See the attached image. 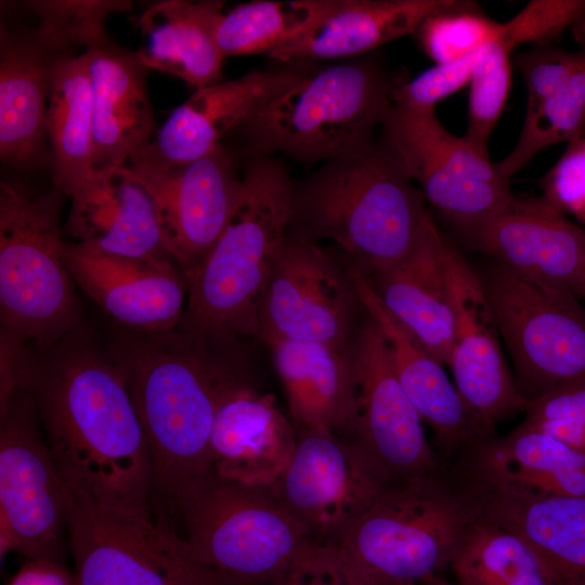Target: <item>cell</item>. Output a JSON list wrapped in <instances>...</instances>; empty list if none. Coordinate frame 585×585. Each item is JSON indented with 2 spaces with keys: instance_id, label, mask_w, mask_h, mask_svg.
Instances as JSON below:
<instances>
[{
  "instance_id": "6da1fadb",
  "label": "cell",
  "mask_w": 585,
  "mask_h": 585,
  "mask_svg": "<svg viewBox=\"0 0 585 585\" xmlns=\"http://www.w3.org/2000/svg\"><path fill=\"white\" fill-rule=\"evenodd\" d=\"M240 341L200 339L178 329L118 327L106 343L123 372L152 464L151 503L164 528L211 471L210 439L223 402L251 385Z\"/></svg>"
},
{
  "instance_id": "7a4b0ae2",
  "label": "cell",
  "mask_w": 585,
  "mask_h": 585,
  "mask_svg": "<svg viewBox=\"0 0 585 585\" xmlns=\"http://www.w3.org/2000/svg\"><path fill=\"white\" fill-rule=\"evenodd\" d=\"M37 351L25 390L63 481L152 507L146 437L121 368L82 324ZM153 509V508H152Z\"/></svg>"
},
{
  "instance_id": "3957f363",
  "label": "cell",
  "mask_w": 585,
  "mask_h": 585,
  "mask_svg": "<svg viewBox=\"0 0 585 585\" xmlns=\"http://www.w3.org/2000/svg\"><path fill=\"white\" fill-rule=\"evenodd\" d=\"M430 217L420 190L374 141L294 184L288 233L334 243L369 277L407 255Z\"/></svg>"
},
{
  "instance_id": "277c9868",
  "label": "cell",
  "mask_w": 585,
  "mask_h": 585,
  "mask_svg": "<svg viewBox=\"0 0 585 585\" xmlns=\"http://www.w3.org/2000/svg\"><path fill=\"white\" fill-rule=\"evenodd\" d=\"M294 184L271 156H251L229 219L200 265L185 276L177 327L216 341L258 339L259 307L287 235Z\"/></svg>"
},
{
  "instance_id": "5b68a950",
  "label": "cell",
  "mask_w": 585,
  "mask_h": 585,
  "mask_svg": "<svg viewBox=\"0 0 585 585\" xmlns=\"http://www.w3.org/2000/svg\"><path fill=\"white\" fill-rule=\"evenodd\" d=\"M400 82L370 54L306 69L234 133L250 156L282 153L299 161L326 162L375 141Z\"/></svg>"
},
{
  "instance_id": "8992f818",
  "label": "cell",
  "mask_w": 585,
  "mask_h": 585,
  "mask_svg": "<svg viewBox=\"0 0 585 585\" xmlns=\"http://www.w3.org/2000/svg\"><path fill=\"white\" fill-rule=\"evenodd\" d=\"M479 506L453 467L391 480L336 543L367 585L418 584L450 563Z\"/></svg>"
},
{
  "instance_id": "52a82bcc",
  "label": "cell",
  "mask_w": 585,
  "mask_h": 585,
  "mask_svg": "<svg viewBox=\"0 0 585 585\" xmlns=\"http://www.w3.org/2000/svg\"><path fill=\"white\" fill-rule=\"evenodd\" d=\"M165 531L224 585H281L311 540L271 486L213 471L183 498Z\"/></svg>"
},
{
  "instance_id": "ba28073f",
  "label": "cell",
  "mask_w": 585,
  "mask_h": 585,
  "mask_svg": "<svg viewBox=\"0 0 585 585\" xmlns=\"http://www.w3.org/2000/svg\"><path fill=\"white\" fill-rule=\"evenodd\" d=\"M63 196L56 187L38 194L0 182V328L38 351L81 325L61 231Z\"/></svg>"
},
{
  "instance_id": "9c48e42d",
  "label": "cell",
  "mask_w": 585,
  "mask_h": 585,
  "mask_svg": "<svg viewBox=\"0 0 585 585\" xmlns=\"http://www.w3.org/2000/svg\"><path fill=\"white\" fill-rule=\"evenodd\" d=\"M62 484L78 585H224L179 547L151 507Z\"/></svg>"
},
{
  "instance_id": "30bf717a",
  "label": "cell",
  "mask_w": 585,
  "mask_h": 585,
  "mask_svg": "<svg viewBox=\"0 0 585 585\" xmlns=\"http://www.w3.org/2000/svg\"><path fill=\"white\" fill-rule=\"evenodd\" d=\"M477 274L523 398L531 403L585 384V308L578 298L523 280L495 262Z\"/></svg>"
},
{
  "instance_id": "8fae6325",
  "label": "cell",
  "mask_w": 585,
  "mask_h": 585,
  "mask_svg": "<svg viewBox=\"0 0 585 585\" xmlns=\"http://www.w3.org/2000/svg\"><path fill=\"white\" fill-rule=\"evenodd\" d=\"M381 143L428 200L463 236L486 224L514 202L509 178L464 135L448 132L434 110L392 104Z\"/></svg>"
},
{
  "instance_id": "7c38bea8",
  "label": "cell",
  "mask_w": 585,
  "mask_h": 585,
  "mask_svg": "<svg viewBox=\"0 0 585 585\" xmlns=\"http://www.w3.org/2000/svg\"><path fill=\"white\" fill-rule=\"evenodd\" d=\"M66 497L29 391L0 407V552L61 561Z\"/></svg>"
},
{
  "instance_id": "4fadbf2b",
  "label": "cell",
  "mask_w": 585,
  "mask_h": 585,
  "mask_svg": "<svg viewBox=\"0 0 585 585\" xmlns=\"http://www.w3.org/2000/svg\"><path fill=\"white\" fill-rule=\"evenodd\" d=\"M365 310L348 264L287 232L258 314V339L313 341L348 349Z\"/></svg>"
},
{
  "instance_id": "5bb4252c",
  "label": "cell",
  "mask_w": 585,
  "mask_h": 585,
  "mask_svg": "<svg viewBox=\"0 0 585 585\" xmlns=\"http://www.w3.org/2000/svg\"><path fill=\"white\" fill-rule=\"evenodd\" d=\"M296 430L291 460L271 487L311 538L337 543L391 479L355 440L329 430Z\"/></svg>"
},
{
  "instance_id": "9a60e30c",
  "label": "cell",
  "mask_w": 585,
  "mask_h": 585,
  "mask_svg": "<svg viewBox=\"0 0 585 585\" xmlns=\"http://www.w3.org/2000/svg\"><path fill=\"white\" fill-rule=\"evenodd\" d=\"M122 168L150 195L165 249L185 277L213 247L236 200L242 173L231 152L221 144L196 160L167 165L142 148Z\"/></svg>"
},
{
  "instance_id": "2e32d148",
  "label": "cell",
  "mask_w": 585,
  "mask_h": 585,
  "mask_svg": "<svg viewBox=\"0 0 585 585\" xmlns=\"http://www.w3.org/2000/svg\"><path fill=\"white\" fill-rule=\"evenodd\" d=\"M348 353L359 395L353 440L391 480L445 470L448 465L429 443L424 422L393 372L382 334L366 312Z\"/></svg>"
},
{
  "instance_id": "e0dca14e",
  "label": "cell",
  "mask_w": 585,
  "mask_h": 585,
  "mask_svg": "<svg viewBox=\"0 0 585 585\" xmlns=\"http://www.w3.org/2000/svg\"><path fill=\"white\" fill-rule=\"evenodd\" d=\"M445 265L454 314L447 367L465 405L489 434L530 402L520 393L503 350L500 333L477 271L448 239Z\"/></svg>"
},
{
  "instance_id": "ac0fdd59",
  "label": "cell",
  "mask_w": 585,
  "mask_h": 585,
  "mask_svg": "<svg viewBox=\"0 0 585 585\" xmlns=\"http://www.w3.org/2000/svg\"><path fill=\"white\" fill-rule=\"evenodd\" d=\"M464 239L523 280L583 297L585 229L544 196L516 197Z\"/></svg>"
},
{
  "instance_id": "d6986e66",
  "label": "cell",
  "mask_w": 585,
  "mask_h": 585,
  "mask_svg": "<svg viewBox=\"0 0 585 585\" xmlns=\"http://www.w3.org/2000/svg\"><path fill=\"white\" fill-rule=\"evenodd\" d=\"M66 261L76 285L123 329H177L187 301V283L171 261L113 255L67 243Z\"/></svg>"
},
{
  "instance_id": "ffe728a7",
  "label": "cell",
  "mask_w": 585,
  "mask_h": 585,
  "mask_svg": "<svg viewBox=\"0 0 585 585\" xmlns=\"http://www.w3.org/2000/svg\"><path fill=\"white\" fill-rule=\"evenodd\" d=\"M348 266L365 312L382 334L400 385L433 432L437 452L444 460L463 456L489 434L465 405L444 365L388 312L365 275Z\"/></svg>"
},
{
  "instance_id": "44dd1931",
  "label": "cell",
  "mask_w": 585,
  "mask_h": 585,
  "mask_svg": "<svg viewBox=\"0 0 585 585\" xmlns=\"http://www.w3.org/2000/svg\"><path fill=\"white\" fill-rule=\"evenodd\" d=\"M304 70L300 67L258 70L196 89L171 112L143 150L167 165L196 160L220 146L226 134L295 83Z\"/></svg>"
},
{
  "instance_id": "7402d4cb",
  "label": "cell",
  "mask_w": 585,
  "mask_h": 585,
  "mask_svg": "<svg viewBox=\"0 0 585 585\" xmlns=\"http://www.w3.org/2000/svg\"><path fill=\"white\" fill-rule=\"evenodd\" d=\"M460 457V476L499 493L585 497V452L538 430L491 434Z\"/></svg>"
},
{
  "instance_id": "603a6c76",
  "label": "cell",
  "mask_w": 585,
  "mask_h": 585,
  "mask_svg": "<svg viewBox=\"0 0 585 585\" xmlns=\"http://www.w3.org/2000/svg\"><path fill=\"white\" fill-rule=\"evenodd\" d=\"M297 445V430L275 396L247 385L220 406L210 439L212 471L248 486H272Z\"/></svg>"
},
{
  "instance_id": "cb8c5ba5",
  "label": "cell",
  "mask_w": 585,
  "mask_h": 585,
  "mask_svg": "<svg viewBox=\"0 0 585 585\" xmlns=\"http://www.w3.org/2000/svg\"><path fill=\"white\" fill-rule=\"evenodd\" d=\"M444 238L432 218L400 261L366 277L388 312L447 366L454 335Z\"/></svg>"
},
{
  "instance_id": "d4e9b609",
  "label": "cell",
  "mask_w": 585,
  "mask_h": 585,
  "mask_svg": "<svg viewBox=\"0 0 585 585\" xmlns=\"http://www.w3.org/2000/svg\"><path fill=\"white\" fill-rule=\"evenodd\" d=\"M92 91L95 169L123 167L152 142L153 110L136 52L105 38L83 51Z\"/></svg>"
},
{
  "instance_id": "484cf974",
  "label": "cell",
  "mask_w": 585,
  "mask_h": 585,
  "mask_svg": "<svg viewBox=\"0 0 585 585\" xmlns=\"http://www.w3.org/2000/svg\"><path fill=\"white\" fill-rule=\"evenodd\" d=\"M69 198L65 227L75 243L113 255L173 262L150 195L122 167L98 169L92 181Z\"/></svg>"
},
{
  "instance_id": "4316f807",
  "label": "cell",
  "mask_w": 585,
  "mask_h": 585,
  "mask_svg": "<svg viewBox=\"0 0 585 585\" xmlns=\"http://www.w3.org/2000/svg\"><path fill=\"white\" fill-rule=\"evenodd\" d=\"M461 479L480 515L519 535L552 585H585V497L516 496Z\"/></svg>"
},
{
  "instance_id": "83f0119b",
  "label": "cell",
  "mask_w": 585,
  "mask_h": 585,
  "mask_svg": "<svg viewBox=\"0 0 585 585\" xmlns=\"http://www.w3.org/2000/svg\"><path fill=\"white\" fill-rule=\"evenodd\" d=\"M270 347L294 424L353 440L359 395L348 349L294 340Z\"/></svg>"
},
{
  "instance_id": "f1b7e54d",
  "label": "cell",
  "mask_w": 585,
  "mask_h": 585,
  "mask_svg": "<svg viewBox=\"0 0 585 585\" xmlns=\"http://www.w3.org/2000/svg\"><path fill=\"white\" fill-rule=\"evenodd\" d=\"M457 0H340L338 6L297 39L275 49L274 61L311 62L363 56L406 35L415 34L431 14Z\"/></svg>"
},
{
  "instance_id": "f546056e",
  "label": "cell",
  "mask_w": 585,
  "mask_h": 585,
  "mask_svg": "<svg viewBox=\"0 0 585 585\" xmlns=\"http://www.w3.org/2000/svg\"><path fill=\"white\" fill-rule=\"evenodd\" d=\"M60 57L32 35L0 31V156L16 168L41 155L53 66Z\"/></svg>"
},
{
  "instance_id": "4dcf8cb0",
  "label": "cell",
  "mask_w": 585,
  "mask_h": 585,
  "mask_svg": "<svg viewBox=\"0 0 585 585\" xmlns=\"http://www.w3.org/2000/svg\"><path fill=\"white\" fill-rule=\"evenodd\" d=\"M223 2L165 0L141 15L136 55L146 69L181 78L196 89L221 81L224 55L217 43Z\"/></svg>"
},
{
  "instance_id": "1f68e13d",
  "label": "cell",
  "mask_w": 585,
  "mask_h": 585,
  "mask_svg": "<svg viewBox=\"0 0 585 585\" xmlns=\"http://www.w3.org/2000/svg\"><path fill=\"white\" fill-rule=\"evenodd\" d=\"M54 187L72 197L96 172L93 162L92 91L83 52L56 60L48 103Z\"/></svg>"
},
{
  "instance_id": "d6a6232c",
  "label": "cell",
  "mask_w": 585,
  "mask_h": 585,
  "mask_svg": "<svg viewBox=\"0 0 585 585\" xmlns=\"http://www.w3.org/2000/svg\"><path fill=\"white\" fill-rule=\"evenodd\" d=\"M340 0H258L223 13L217 43L224 57L266 53L297 39L334 11Z\"/></svg>"
},
{
  "instance_id": "836d02e7",
  "label": "cell",
  "mask_w": 585,
  "mask_h": 585,
  "mask_svg": "<svg viewBox=\"0 0 585 585\" xmlns=\"http://www.w3.org/2000/svg\"><path fill=\"white\" fill-rule=\"evenodd\" d=\"M450 567L455 585H552L535 552L519 535L481 515Z\"/></svg>"
},
{
  "instance_id": "e575fe53",
  "label": "cell",
  "mask_w": 585,
  "mask_h": 585,
  "mask_svg": "<svg viewBox=\"0 0 585 585\" xmlns=\"http://www.w3.org/2000/svg\"><path fill=\"white\" fill-rule=\"evenodd\" d=\"M576 68L532 113L524 115L517 144L497 169L507 178L523 169L542 150L570 142L585 132V52Z\"/></svg>"
},
{
  "instance_id": "d590c367",
  "label": "cell",
  "mask_w": 585,
  "mask_h": 585,
  "mask_svg": "<svg viewBox=\"0 0 585 585\" xmlns=\"http://www.w3.org/2000/svg\"><path fill=\"white\" fill-rule=\"evenodd\" d=\"M28 6L39 18L36 39L56 57L73 55L107 38L105 23L113 13L131 9L127 0H36Z\"/></svg>"
},
{
  "instance_id": "8d00e7d4",
  "label": "cell",
  "mask_w": 585,
  "mask_h": 585,
  "mask_svg": "<svg viewBox=\"0 0 585 585\" xmlns=\"http://www.w3.org/2000/svg\"><path fill=\"white\" fill-rule=\"evenodd\" d=\"M502 23L490 18L474 2L457 0L453 6L428 16L415 35L434 64L463 60L499 38Z\"/></svg>"
},
{
  "instance_id": "74e56055",
  "label": "cell",
  "mask_w": 585,
  "mask_h": 585,
  "mask_svg": "<svg viewBox=\"0 0 585 585\" xmlns=\"http://www.w3.org/2000/svg\"><path fill=\"white\" fill-rule=\"evenodd\" d=\"M511 51L499 41L484 46L477 55L469 80L468 120L465 138L489 155L487 142L511 87Z\"/></svg>"
},
{
  "instance_id": "f35d334b",
  "label": "cell",
  "mask_w": 585,
  "mask_h": 585,
  "mask_svg": "<svg viewBox=\"0 0 585 585\" xmlns=\"http://www.w3.org/2000/svg\"><path fill=\"white\" fill-rule=\"evenodd\" d=\"M585 18V0H533L502 23L497 41L509 51L525 43L551 44L562 32Z\"/></svg>"
},
{
  "instance_id": "ab89813d",
  "label": "cell",
  "mask_w": 585,
  "mask_h": 585,
  "mask_svg": "<svg viewBox=\"0 0 585 585\" xmlns=\"http://www.w3.org/2000/svg\"><path fill=\"white\" fill-rule=\"evenodd\" d=\"M524 414L520 426L585 452V384L548 393L531 402Z\"/></svg>"
},
{
  "instance_id": "60d3db41",
  "label": "cell",
  "mask_w": 585,
  "mask_h": 585,
  "mask_svg": "<svg viewBox=\"0 0 585 585\" xmlns=\"http://www.w3.org/2000/svg\"><path fill=\"white\" fill-rule=\"evenodd\" d=\"M479 52V51H478ZM478 52L463 60L435 64L392 92V104L413 110H434V106L469 83Z\"/></svg>"
},
{
  "instance_id": "b9f144b4",
  "label": "cell",
  "mask_w": 585,
  "mask_h": 585,
  "mask_svg": "<svg viewBox=\"0 0 585 585\" xmlns=\"http://www.w3.org/2000/svg\"><path fill=\"white\" fill-rule=\"evenodd\" d=\"M540 187L548 202L585 224V132L567 143Z\"/></svg>"
},
{
  "instance_id": "7bdbcfd3",
  "label": "cell",
  "mask_w": 585,
  "mask_h": 585,
  "mask_svg": "<svg viewBox=\"0 0 585 585\" xmlns=\"http://www.w3.org/2000/svg\"><path fill=\"white\" fill-rule=\"evenodd\" d=\"M281 585H367L336 543L311 538Z\"/></svg>"
},
{
  "instance_id": "ee69618b",
  "label": "cell",
  "mask_w": 585,
  "mask_h": 585,
  "mask_svg": "<svg viewBox=\"0 0 585 585\" xmlns=\"http://www.w3.org/2000/svg\"><path fill=\"white\" fill-rule=\"evenodd\" d=\"M37 351L21 337L0 328V407L27 388Z\"/></svg>"
},
{
  "instance_id": "f6af8a7d",
  "label": "cell",
  "mask_w": 585,
  "mask_h": 585,
  "mask_svg": "<svg viewBox=\"0 0 585 585\" xmlns=\"http://www.w3.org/2000/svg\"><path fill=\"white\" fill-rule=\"evenodd\" d=\"M8 585H78L74 571L63 562L50 559H29Z\"/></svg>"
},
{
  "instance_id": "bcb514c9",
  "label": "cell",
  "mask_w": 585,
  "mask_h": 585,
  "mask_svg": "<svg viewBox=\"0 0 585 585\" xmlns=\"http://www.w3.org/2000/svg\"><path fill=\"white\" fill-rule=\"evenodd\" d=\"M571 30L575 41L582 47V51L585 52V18L576 23Z\"/></svg>"
},
{
  "instance_id": "7dc6e473",
  "label": "cell",
  "mask_w": 585,
  "mask_h": 585,
  "mask_svg": "<svg viewBox=\"0 0 585 585\" xmlns=\"http://www.w3.org/2000/svg\"><path fill=\"white\" fill-rule=\"evenodd\" d=\"M420 585H455L453 582L447 581L441 574H432L426 577Z\"/></svg>"
},
{
  "instance_id": "c3c4849f",
  "label": "cell",
  "mask_w": 585,
  "mask_h": 585,
  "mask_svg": "<svg viewBox=\"0 0 585 585\" xmlns=\"http://www.w3.org/2000/svg\"><path fill=\"white\" fill-rule=\"evenodd\" d=\"M402 585H418V584H402Z\"/></svg>"
},
{
  "instance_id": "681fc988",
  "label": "cell",
  "mask_w": 585,
  "mask_h": 585,
  "mask_svg": "<svg viewBox=\"0 0 585 585\" xmlns=\"http://www.w3.org/2000/svg\"><path fill=\"white\" fill-rule=\"evenodd\" d=\"M583 297L585 298V289H584V292H583Z\"/></svg>"
}]
</instances>
